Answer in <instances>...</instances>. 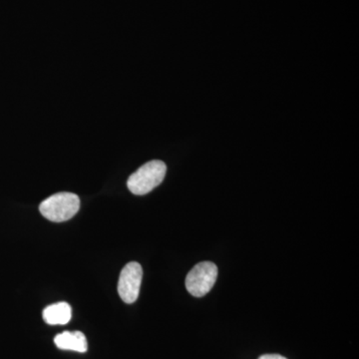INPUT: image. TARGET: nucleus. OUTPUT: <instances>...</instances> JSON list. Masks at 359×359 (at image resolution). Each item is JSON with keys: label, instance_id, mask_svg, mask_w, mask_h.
I'll return each mask as SVG.
<instances>
[{"label": "nucleus", "instance_id": "nucleus-3", "mask_svg": "<svg viewBox=\"0 0 359 359\" xmlns=\"http://www.w3.org/2000/svg\"><path fill=\"white\" fill-rule=\"evenodd\" d=\"M218 278V268L211 262L196 264L186 278V289L196 297L207 294Z\"/></svg>", "mask_w": 359, "mask_h": 359}, {"label": "nucleus", "instance_id": "nucleus-4", "mask_svg": "<svg viewBox=\"0 0 359 359\" xmlns=\"http://www.w3.org/2000/svg\"><path fill=\"white\" fill-rule=\"evenodd\" d=\"M142 278L143 269L140 264L132 262L124 266L118 282V294L123 302L133 304L137 301L140 292Z\"/></svg>", "mask_w": 359, "mask_h": 359}, {"label": "nucleus", "instance_id": "nucleus-1", "mask_svg": "<svg viewBox=\"0 0 359 359\" xmlns=\"http://www.w3.org/2000/svg\"><path fill=\"white\" fill-rule=\"evenodd\" d=\"M166 164L154 160L146 163L129 177L127 186L134 195L143 196L154 190L166 176Z\"/></svg>", "mask_w": 359, "mask_h": 359}, {"label": "nucleus", "instance_id": "nucleus-7", "mask_svg": "<svg viewBox=\"0 0 359 359\" xmlns=\"http://www.w3.org/2000/svg\"><path fill=\"white\" fill-rule=\"evenodd\" d=\"M259 359H287L283 358V356L280 355V354H264V355L261 356Z\"/></svg>", "mask_w": 359, "mask_h": 359}, {"label": "nucleus", "instance_id": "nucleus-5", "mask_svg": "<svg viewBox=\"0 0 359 359\" xmlns=\"http://www.w3.org/2000/svg\"><path fill=\"white\" fill-rule=\"evenodd\" d=\"M56 346L62 351H77V353H86L88 348L86 337L81 332H65L56 335L54 339Z\"/></svg>", "mask_w": 359, "mask_h": 359}, {"label": "nucleus", "instance_id": "nucleus-6", "mask_svg": "<svg viewBox=\"0 0 359 359\" xmlns=\"http://www.w3.org/2000/svg\"><path fill=\"white\" fill-rule=\"evenodd\" d=\"M43 320L50 325H63L69 323L72 316V309L67 302L51 304L44 309Z\"/></svg>", "mask_w": 359, "mask_h": 359}, {"label": "nucleus", "instance_id": "nucleus-2", "mask_svg": "<svg viewBox=\"0 0 359 359\" xmlns=\"http://www.w3.org/2000/svg\"><path fill=\"white\" fill-rule=\"evenodd\" d=\"M80 209V199L73 193L62 192L47 198L39 205L42 216L54 223L72 219Z\"/></svg>", "mask_w": 359, "mask_h": 359}]
</instances>
